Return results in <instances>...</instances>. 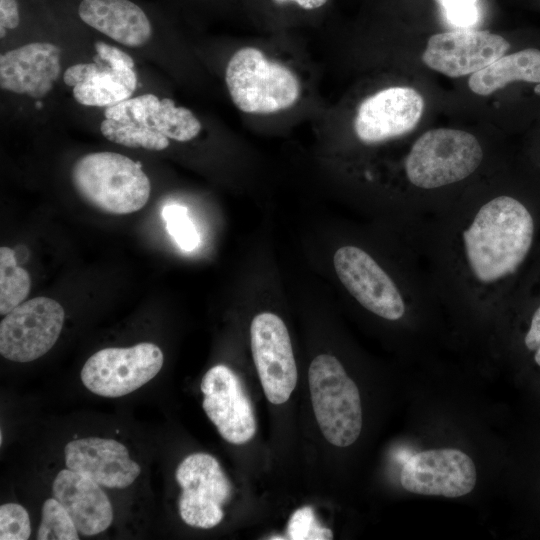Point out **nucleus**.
Segmentation results:
<instances>
[{"label": "nucleus", "mask_w": 540, "mask_h": 540, "mask_svg": "<svg viewBox=\"0 0 540 540\" xmlns=\"http://www.w3.org/2000/svg\"><path fill=\"white\" fill-rule=\"evenodd\" d=\"M434 1L443 8L446 5H449V4L455 3V2L468 1V2H476L477 3L479 0H434Z\"/></svg>", "instance_id": "473e14b6"}, {"label": "nucleus", "mask_w": 540, "mask_h": 540, "mask_svg": "<svg viewBox=\"0 0 540 540\" xmlns=\"http://www.w3.org/2000/svg\"><path fill=\"white\" fill-rule=\"evenodd\" d=\"M64 319V309L54 299L39 296L22 302L1 320V355L20 363L40 358L58 340Z\"/></svg>", "instance_id": "1a4fd4ad"}, {"label": "nucleus", "mask_w": 540, "mask_h": 540, "mask_svg": "<svg viewBox=\"0 0 540 540\" xmlns=\"http://www.w3.org/2000/svg\"><path fill=\"white\" fill-rule=\"evenodd\" d=\"M353 100L329 102L311 125L324 155L349 141L374 147L401 137L417 126L424 110L423 97L409 86L382 85Z\"/></svg>", "instance_id": "f03ea898"}, {"label": "nucleus", "mask_w": 540, "mask_h": 540, "mask_svg": "<svg viewBox=\"0 0 540 540\" xmlns=\"http://www.w3.org/2000/svg\"><path fill=\"white\" fill-rule=\"evenodd\" d=\"M164 356L154 343L104 348L94 353L81 370L84 386L94 394L116 398L127 395L153 379Z\"/></svg>", "instance_id": "6e6552de"}, {"label": "nucleus", "mask_w": 540, "mask_h": 540, "mask_svg": "<svg viewBox=\"0 0 540 540\" xmlns=\"http://www.w3.org/2000/svg\"><path fill=\"white\" fill-rule=\"evenodd\" d=\"M149 126L180 144L197 141L206 132V123L193 110L168 97L161 98Z\"/></svg>", "instance_id": "412c9836"}, {"label": "nucleus", "mask_w": 540, "mask_h": 540, "mask_svg": "<svg viewBox=\"0 0 540 540\" xmlns=\"http://www.w3.org/2000/svg\"><path fill=\"white\" fill-rule=\"evenodd\" d=\"M100 131L110 142L130 148L162 151L170 145V140L166 136L150 127L123 123L109 118L102 120Z\"/></svg>", "instance_id": "b1692460"}, {"label": "nucleus", "mask_w": 540, "mask_h": 540, "mask_svg": "<svg viewBox=\"0 0 540 540\" xmlns=\"http://www.w3.org/2000/svg\"><path fill=\"white\" fill-rule=\"evenodd\" d=\"M160 100L161 98L152 93L130 97L105 108L104 116L123 123L150 127V118L159 106Z\"/></svg>", "instance_id": "a878e982"}, {"label": "nucleus", "mask_w": 540, "mask_h": 540, "mask_svg": "<svg viewBox=\"0 0 540 540\" xmlns=\"http://www.w3.org/2000/svg\"><path fill=\"white\" fill-rule=\"evenodd\" d=\"M330 0H265L267 14L259 21L264 33L293 32L304 17L318 14Z\"/></svg>", "instance_id": "4be33fe9"}, {"label": "nucleus", "mask_w": 540, "mask_h": 540, "mask_svg": "<svg viewBox=\"0 0 540 540\" xmlns=\"http://www.w3.org/2000/svg\"><path fill=\"white\" fill-rule=\"evenodd\" d=\"M175 477L182 488L178 504L182 520L203 529L218 525L232 486L217 459L206 453L190 454L178 465Z\"/></svg>", "instance_id": "9d476101"}, {"label": "nucleus", "mask_w": 540, "mask_h": 540, "mask_svg": "<svg viewBox=\"0 0 540 540\" xmlns=\"http://www.w3.org/2000/svg\"><path fill=\"white\" fill-rule=\"evenodd\" d=\"M509 48V42L498 34L458 29L432 35L422 60L432 70L449 77H461L488 66Z\"/></svg>", "instance_id": "4468645a"}, {"label": "nucleus", "mask_w": 540, "mask_h": 540, "mask_svg": "<svg viewBox=\"0 0 540 540\" xmlns=\"http://www.w3.org/2000/svg\"><path fill=\"white\" fill-rule=\"evenodd\" d=\"M445 18L459 28L473 26L479 19V8L476 2H455L442 8Z\"/></svg>", "instance_id": "c756f323"}, {"label": "nucleus", "mask_w": 540, "mask_h": 540, "mask_svg": "<svg viewBox=\"0 0 540 540\" xmlns=\"http://www.w3.org/2000/svg\"><path fill=\"white\" fill-rule=\"evenodd\" d=\"M220 52L228 98L251 131L284 135L311 126L327 108L325 67L294 32L235 39Z\"/></svg>", "instance_id": "f257e3e1"}, {"label": "nucleus", "mask_w": 540, "mask_h": 540, "mask_svg": "<svg viewBox=\"0 0 540 540\" xmlns=\"http://www.w3.org/2000/svg\"><path fill=\"white\" fill-rule=\"evenodd\" d=\"M524 345L530 352L540 347V305L532 314L529 328L524 336Z\"/></svg>", "instance_id": "2f4dec72"}, {"label": "nucleus", "mask_w": 540, "mask_h": 540, "mask_svg": "<svg viewBox=\"0 0 540 540\" xmlns=\"http://www.w3.org/2000/svg\"><path fill=\"white\" fill-rule=\"evenodd\" d=\"M31 288L29 273L18 266L15 252L7 246L0 248V314L6 315L24 302Z\"/></svg>", "instance_id": "5701e85b"}, {"label": "nucleus", "mask_w": 540, "mask_h": 540, "mask_svg": "<svg viewBox=\"0 0 540 540\" xmlns=\"http://www.w3.org/2000/svg\"><path fill=\"white\" fill-rule=\"evenodd\" d=\"M286 535L291 540H330L332 531L322 526L310 506L294 511L287 523Z\"/></svg>", "instance_id": "cd10ccee"}, {"label": "nucleus", "mask_w": 540, "mask_h": 540, "mask_svg": "<svg viewBox=\"0 0 540 540\" xmlns=\"http://www.w3.org/2000/svg\"><path fill=\"white\" fill-rule=\"evenodd\" d=\"M333 264L339 280L364 308L387 320L403 317L406 306L401 292L370 254L356 246H342Z\"/></svg>", "instance_id": "f8f14e48"}, {"label": "nucleus", "mask_w": 540, "mask_h": 540, "mask_svg": "<svg viewBox=\"0 0 540 540\" xmlns=\"http://www.w3.org/2000/svg\"><path fill=\"white\" fill-rule=\"evenodd\" d=\"M64 451L68 469L107 488H125L141 473L126 446L114 439L80 438L67 443Z\"/></svg>", "instance_id": "f3484780"}, {"label": "nucleus", "mask_w": 540, "mask_h": 540, "mask_svg": "<svg viewBox=\"0 0 540 540\" xmlns=\"http://www.w3.org/2000/svg\"><path fill=\"white\" fill-rule=\"evenodd\" d=\"M61 49L50 42H32L0 56L2 90L40 99L61 73Z\"/></svg>", "instance_id": "dca6fc26"}, {"label": "nucleus", "mask_w": 540, "mask_h": 540, "mask_svg": "<svg viewBox=\"0 0 540 540\" xmlns=\"http://www.w3.org/2000/svg\"><path fill=\"white\" fill-rule=\"evenodd\" d=\"M94 47V62L74 64L63 74L76 102L107 108L130 98L138 85L132 57L103 41H97Z\"/></svg>", "instance_id": "0eeeda50"}, {"label": "nucleus", "mask_w": 540, "mask_h": 540, "mask_svg": "<svg viewBox=\"0 0 540 540\" xmlns=\"http://www.w3.org/2000/svg\"><path fill=\"white\" fill-rule=\"evenodd\" d=\"M78 14L87 25L127 47H141L152 35L145 12L130 0H82Z\"/></svg>", "instance_id": "6ab92c4d"}, {"label": "nucleus", "mask_w": 540, "mask_h": 540, "mask_svg": "<svg viewBox=\"0 0 540 540\" xmlns=\"http://www.w3.org/2000/svg\"><path fill=\"white\" fill-rule=\"evenodd\" d=\"M71 177L85 201L110 214L139 211L151 193L150 180L141 164L115 152H93L80 157Z\"/></svg>", "instance_id": "20e7f679"}, {"label": "nucleus", "mask_w": 540, "mask_h": 540, "mask_svg": "<svg viewBox=\"0 0 540 540\" xmlns=\"http://www.w3.org/2000/svg\"><path fill=\"white\" fill-rule=\"evenodd\" d=\"M474 462L455 448L431 449L410 456L400 473L402 487L411 493L456 498L476 484Z\"/></svg>", "instance_id": "ddd939ff"}, {"label": "nucleus", "mask_w": 540, "mask_h": 540, "mask_svg": "<svg viewBox=\"0 0 540 540\" xmlns=\"http://www.w3.org/2000/svg\"><path fill=\"white\" fill-rule=\"evenodd\" d=\"M38 540H78V530L70 515L56 498L47 499L42 505Z\"/></svg>", "instance_id": "393cba45"}, {"label": "nucleus", "mask_w": 540, "mask_h": 540, "mask_svg": "<svg viewBox=\"0 0 540 540\" xmlns=\"http://www.w3.org/2000/svg\"><path fill=\"white\" fill-rule=\"evenodd\" d=\"M31 535L30 518L27 510L17 503L0 506V539L26 540Z\"/></svg>", "instance_id": "c85d7f7f"}, {"label": "nucleus", "mask_w": 540, "mask_h": 540, "mask_svg": "<svg viewBox=\"0 0 540 540\" xmlns=\"http://www.w3.org/2000/svg\"><path fill=\"white\" fill-rule=\"evenodd\" d=\"M52 492L66 509L77 530L86 536L105 531L113 521V509L101 485L70 469L55 477Z\"/></svg>", "instance_id": "a211bd4d"}, {"label": "nucleus", "mask_w": 540, "mask_h": 540, "mask_svg": "<svg viewBox=\"0 0 540 540\" xmlns=\"http://www.w3.org/2000/svg\"><path fill=\"white\" fill-rule=\"evenodd\" d=\"M533 361L540 368V347L534 351Z\"/></svg>", "instance_id": "72a5a7b5"}, {"label": "nucleus", "mask_w": 540, "mask_h": 540, "mask_svg": "<svg viewBox=\"0 0 540 540\" xmlns=\"http://www.w3.org/2000/svg\"><path fill=\"white\" fill-rule=\"evenodd\" d=\"M534 232L530 211L516 198L501 195L483 204L462 234L474 280L495 285L515 273L532 247Z\"/></svg>", "instance_id": "7ed1b4c3"}, {"label": "nucleus", "mask_w": 540, "mask_h": 540, "mask_svg": "<svg viewBox=\"0 0 540 540\" xmlns=\"http://www.w3.org/2000/svg\"><path fill=\"white\" fill-rule=\"evenodd\" d=\"M188 212L187 207L177 203L167 204L162 210L168 233L179 248L186 252L193 251L200 241L199 233Z\"/></svg>", "instance_id": "bb28decb"}, {"label": "nucleus", "mask_w": 540, "mask_h": 540, "mask_svg": "<svg viewBox=\"0 0 540 540\" xmlns=\"http://www.w3.org/2000/svg\"><path fill=\"white\" fill-rule=\"evenodd\" d=\"M253 360L264 393L272 404L285 403L297 383V367L288 329L274 313L257 314L250 326Z\"/></svg>", "instance_id": "9b49d317"}, {"label": "nucleus", "mask_w": 540, "mask_h": 540, "mask_svg": "<svg viewBox=\"0 0 540 540\" xmlns=\"http://www.w3.org/2000/svg\"><path fill=\"white\" fill-rule=\"evenodd\" d=\"M20 22L16 0H0V37L6 35V29H15Z\"/></svg>", "instance_id": "7c9ffc66"}, {"label": "nucleus", "mask_w": 540, "mask_h": 540, "mask_svg": "<svg viewBox=\"0 0 540 540\" xmlns=\"http://www.w3.org/2000/svg\"><path fill=\"white\" fill-rule=\"evenodd\" d=\"M513 81L540 83V50L527 48L503 55L473 73L468 86L475 94L487 96Z\"/></svg>", "instance_id": "aec40b11"}, {"label": "nucleus", "mask_w": 540, "mask_h": 540, "mask_svg": "<svg viewBox=\"0 0 540 540\" xmlns=\"http://www.w3.org/2000/svg\"><path fill=\"white\" fill-rule=\"evenodd\" d=\"M482 158V147L474 135L458 129L437 128L414 142L404 169L412 185L435 189L467 178L479 167Z\"/></svg>", "instance_id": "423d86ee"}, {"label": "nucleus", "mask_w": 540, "mask_h": 540, "mask_svg": "<svg viewBox=\"0 0 540 540\" xmlns=\"http://www.w3.org/2000/svg\"><path fill=\"white\" fill-rule=\"evenodd\" d=\"M313 410L326 440L347 447L359 437L362 408L359 390L337 358L320 354L308 370Z\"/></svg>", "instance_id": "39448f33"}, {"label": "nucleus", "mask_w": 540, "mask_h": 540, "mask_svg": "<svg viewBox=\"0 0 540 540\" xmlns=\"http://www.w3.org/2000/svg\"><path fill=\"white\" fill-rule=\"evenodd\" d=\"M202 406L219 434L229 443L244 444L256 432L253 406L239 377L227 366L210 368L202 378Z\"/></svg>", "instance_id": "2eb2a0df"}]
</instances>
